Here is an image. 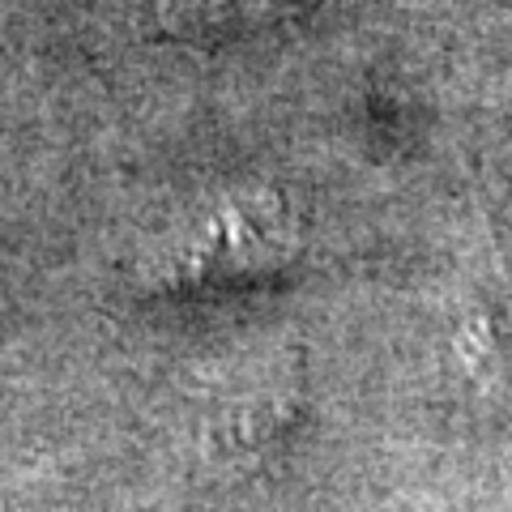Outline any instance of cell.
I'll list each match as a JSON object with an SVG mask.
<instances>
[{"label": "cell", "instance_id": "cell-2", "mask_svg": "<svg viewBox=\"0 0 512 512\" xmlns=\"http://www.w3.org/2000/svg\"><path fill=\"white\" fill-rule=\"evenodd\" d=\"M299 0H158V18L171 35H218L261 18H278Z\"/></svg>", "mask_w": 512, "mask_h": 512}, {"label": "cell", "instance_id": "cell-1", "mask_svg": "<svg viewBox=\"0 0 512 512\" xmlns=\"http://www.w3.org/2000/svg\"><path fill=\"white\" fill-rule=\"evenodd\" d=\"M286 252V235L274 214H256L248 205L227 210L205 222L201 244L184 252L180 269L188 274H231V269H265L278 265Z\"/></svg>", "mask_w": 512, "mask_h": 512}]
</instances>
